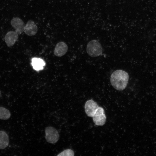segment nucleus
I'll return each mask as SVG.
<instances>
[{
	"label": "nucleus",
	"mask_w": 156,
	"mask_h": 156,
	"mask_svg": "<svg viewBox=\"0 0 156 156\" xmlns=\"http://www.w3.org/2000/svg\"><path fill=\"white\" fill-rule=\"evenodd\" d=\"M45 138L47 141L51 144H55L59 139V135L57 130L52 127L46 128Z\"/></svg>",
	"instance_id": "nucleus-3"
},
{
	"label": "nucleus",
	"mask_w": 156,
	"mask_h": 156,
	"mask_svg": "<svg viewBox=\"0 0 156 156\" xmlns=\"http://www.w3.org/2000/svg\"><path fill=\"white\" fill-rule=\"evenodd\" d=\"M11 24L18 34H21L24 31L25 25L23 21L20 18H13L11 21Z\"/></svg>",
	"instance_id": "nucleus-6"
},
{
	"label": "nucleus",
	"mask_w": 156,
	"mask_h": 156,
	"mask_svg": "<svg viewBox=\"0 0 156 156\" xmlns=\"http://www.w3.org/2000/svg\"><path fill=\"white\" fill-rule=\"evenodd\" d=\"M74 155V153L73 151L71 149H68L65 150L59 153L57 156H73Z\"/></svg>",
	"instance_id": "nucleus-13"
},
{
	"label": "nucleus",
	"mask_w": 156,
	"mask_h": 156,
	"mask_svg": "<svg viewBox=\"0 0 156 156\" xmlns=\"http://www.w3.org/2000/svg\"><path fill=\"white\" fill-rule=\"evenodd\" d=\"M1 91H0V97H1Z\"/></svg>",
	"instance_id": "nucleus-14"
},
{
	"label": "nucleus",
	"mask_w": 156,
	"mask_h": 156,
	"mask_svg": "<svg viewBox=\"0 0 156 156\" xmlns=\"http://www.w3.org/2000/svg\"><path fill=\"white\" fill-rule=\"evenodd\" d=\"M86 51L88 54L90 56L96 57L102 54V49L99 42L97 40H93L88 43Z\"/></svg>",
	"instance_id": "nucleus-2"
},
{
	"label": "nucleus",
	"mask_w": 156,
	"mask_h": 156,
	"mask_svg": "<svg viewBox=\"0 0 156 156\" xmlns=\"http://www.w3.org/2000/svg\"><path fill=\"white\" fill-rule=\"evenodd\" d=\"M31 64L34 70L38 71L44 68L46 63L41 58L34 57L32 59Z\"/></svg>",
	"instance_id": "nucleus-10"
},
{
	"label": "nucleus",
	"mask_w": 156,
	"mask_h": 156,
	"mask_svg": "<svg viewBox=\"0 0 156 156\" xmlns=\"http://www.w3.org/2000/svg\"><path fill=\"white\" fill-rule=\"evenodd\" d=\"M129 79V75L126 71L121 70L114 71L111 75V83L116 89L121 91L126 87Z\"/></svg>",
	"instance_id": "nucleus-1"
},
{
	"label": "nucleus",
	"mask_w": 156,
	"mask_h": 156,
	"mask_svg": "<svg viewBox=\"0 0 156 156\" xmlns=\"http://www.w3.org/2000/svg\"><path fill=\"white\" fill-rule=\"evenodd\" d=\"M38 28L34 21L29 20L27 21L24 27V32L27 35L32 36L37 33Z\"/></svg>",
	"instance_id": "nucleus-7"
},
{
	"label": "nucleus",
	"mask_w": 156,
	"mask_h": 156,
	"mask_svg": "<svg viewBox=\"0 0 156 156\" xmlns=\"http://www.w3.org/2000/svg\"><path fill=\"white\" fill-rule=\"evenodd\" d=\"M18 34L15 31H10L8 32L5 37V42L8 47L13 46L17 40Z\"/></svg>",
	"instance_id": "nucleus-9"
},
{
	"label": "nucleus",
	"mask_w": 156,
	"mask_h": 156,
	"mask_svg": "<svg viewBox=\"0 0 156 156\" xmlns=\"http://www.w3.org/2000/svg\"><path fill=\"white\" fill-rule=\"evenodd\" d=\"M99 106L97 103L92 99L88 100L84 106L86 114L89 117H92Z\"/></svg>",
	"instance_id": "nucleus-5"
},
{
	"label": "nucleus",
	"mask_w": 156,
	"mask_h": 156,
	"mask_svg": "<svg viewBox=\"0 0 156 156\" xmlns=\"http://www.w3.org/2000/svg\"><path fill=\"white\" fill-rule=\"evenodd\" d=\"M92 117L94 122L97 125L102 126L106 122V117L104 110L101 107H99Z\"/></svg>",
	"instance_id": "nucleus-4"
},
{
	"label": "nucleus",
	"mask_w": 156,
	"mask_h": 156,
	"mask_svg": "<svg viewBox=\"0 0 156 156\" xmlns=\"http://www.w3.org/2000/svg\"><path fill=\"white\" fill-rule=\"evenodd\" d=\"M68 47L66 44L63 42H60L56 45L54 50V55L60 57L64 55L67 52Z\"/></svg>",
	"instance_id": "nucleus-8"
},
{
	"label": "nucleus",
	"mask_w": 156,
	"mask_h": 156,
	"mask_svg": "<svg viewBox=\"0 0 156 156\" xmlns=\"http://www.w3.org/2000/svg\"><path fill=\"white\" fill-rule=\"evenodd\" d=\"M9 143L8 135L5 131H0V149H3L6 148Z\"/></svg>",
	"instance_id": "nucleus-11"
},
{
	"label": "nucleus",
	"mask_w": 156,
	"mask_h": 156,
	"mask_svg": "<svg viewBox=\"0 0 156 156\" xmlns=\"http://www.w3.org/2000/svg\"><path fill=\"white\" fill-rule=\"evenodd\" d=\"M11 116L10 111L5 108L0 107V119L6 120L9 119Z\"/></svg>",
	"instance_id": "nucleus-12"
}]
</instances>
